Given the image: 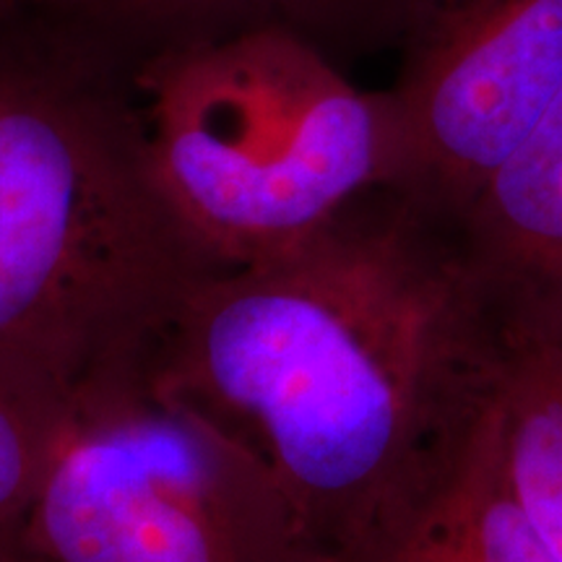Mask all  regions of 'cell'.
<instances>
[{
	"label": "cell",
	"instance_id": "7c38bea8",
	"mask_svg": "<svg viewBox=\"0 0 562 562\" xmlns=\"http://www.w3.org/2000/svg\"><path fill=\"white\" fill-rule=\"evenodd\" d=\"M0 562H30V560L21 558V554H11V558H0Z\"/></svg>",
	"mask_w": 562,
	"mask_h": 562
},
{
	"label": "cell",
	"instance_id": "3957f363",
	"mask_svg": "<svg viewBox=\"0 0 562 562\" xmlns=\"http://www.w3.org/2000/svg\"><path fill=\"white\" fill-rule=\"evenodd\" d=\"M133 87L167 193L229 269L292 248L402 178L389 89H360L292 34L161 55L136 68Z\"/></svg>",
	"mask_w": 562,
	"mask_h": 562
},
{
	"label": "cell",
	"instance_id": "6da1fadb",
	"mask_svg": "<svg viewBox=\"0 0 562 562\" xmlns=\"http://www.w3.org/2000/svg\"><path fill=\"white\" fill-rule=\"evenodd\" d=\"M524 347L461 222L393 186L216 273L157 372L269 469L328 562H364L451 487Z\"/></svg>",
	"mask_w": 562,
	"mask_h": 562
},
{
	"label": "cell",
	"instance_id": "8992f818",
	"mask_svg": "<svg viewBox=\"0 0 562 562\" xmlns=\"http://www.w3.org/2000/svg\"><path fill=\"white\" fill-rule=\"evenodd\" d=\"M469 256L524 349H562V89L461 220Z\"/></svg>",
	"mask_w": 562,
	"mask_h": 562
},
{
	"label": "cell",
	"instance_id": "5b68a950",
	"mask_svg": "<svg viewBox=\"0 0 562 562\" xmlns=\"http://www.w3.org/2000/svg\"><path fill=\"white\" fill-rule=\"evenodd\" d=\"M393 188L461 222L562 89V0H412Z\"/></svg>",
	"mask_w": 562,
	"mask_h": 562
},
{
	"label": "cell",
	"instance_id": "8fae6325",
	"mask_svg": "<svg viewBox=\"0 0 562 562\" xmlns=\"http://www.w3.org/2000/svg\"><path fill=\"white\" fill-rule=\"evenodd\" d=\"M3 3H26V5H47V9H68L79 0H3Z\"/></svg>",
	"mask_w": 562,
	"mask_h": 562
},
{
	"label": "cell",
	"instance_id": "7a4b0ae2",
	"mask_svg": "<svg viewBox=\"0 0 562 562\" xmlns=\"http://www.w3.org/2000/svg\"><path fill=\"white\" fill-rule=\"evenodd\" d=\"M227 269L159 178L133 70L0 0V375L68 404L154 370Z\"/></svg>",
	"mask_w": 562,
	"mask_h": 562
},
{
	"label": "cell",
	"instance_id": "52a82bcc",
	"mask_svg": "<svg viewBox=\"0 0 562 562\" xmlns=\"http://www.w3.org/2000/svg\"><path fill=\"white\" fill-rule=\"evenodd\" d=\"M412 0H79L55 9L133 74L161 55L252 32H284L347 68L398 47Z\"/></svg>",
	"mask_w": 562,
	"mask_h": 562
},
{
	"label": "cell",
	"instance_id": "9c48e42d",
	"mask_svg": "<svg viewBox=\"0 0 562 562\" xmlns=\"http://www.w3.org/2000/svg\"><path fill=\"white\" fill-rule=\"evenodd\" d=\"M66 404L0 375V558L21 550Z\"/></svg>",
	"mask_w": 562,
	"mask_h": 562
},
{
	"label": "cell",
	"instance_id": "277c9868",
	"mask_svg": "<svg viewBox=\"0 0 562 562\" xmlns=\"http://www.w3.org/2000/svg\"><path fill=\"white\" fill-rule=\"evenodd\" d=\"M30 562H328L269 469L154 370L66 404Z\"/></svg>",
	"mask_w": 562,
	"mask_h": 562
},
{
	"label": "cell",
	"instance_id": "30bf717a",
	"mask_svg": "<svg viewBox=\"0 0 562 562\" xmlns=\"http://www.w3.org/2000/svg\"><path fill=\"white\" fill-rule=\"evenodd\" d=\"M364 562H456V560L430 550V547L412 542V539H402V542L385 547V550L372 554V558Z\"/></svg>",
	"mask_w": 562,
	"mask_h": 562
},
{
	"label": "cell",
	"instance_id": "ba28073f",
	"mask_svg": "<svg viewBox=\"0 0 562 562\" xmlns=\"http://www.w3.org/2000/svg\"><path fill=\"white\" fill-rule=\"evenodd\" d=\"M510 474L533 524L562 562V349H526L505 393Z\"/></svg>",
	"mask_w": 562,
	"mask_h": 562
}]
</instances>
